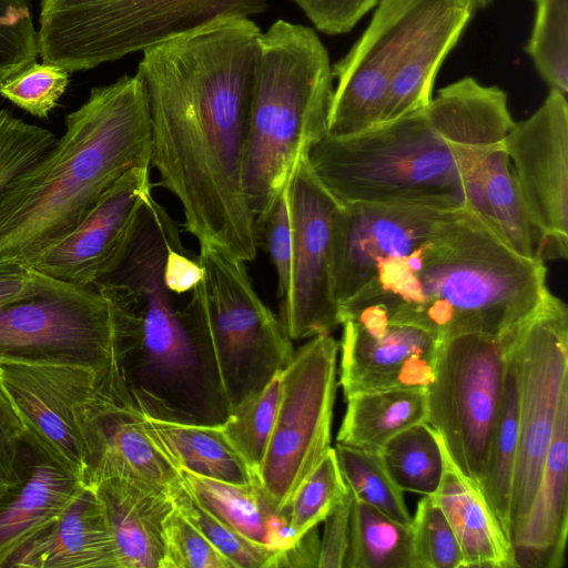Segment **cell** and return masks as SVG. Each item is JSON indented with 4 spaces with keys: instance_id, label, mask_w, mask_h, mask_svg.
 Returning a JSON list of instances; mask_svg holds the SVG:
<instances>
[{
    "instance_id": "cell-1",
    "label": "cell",
    "mask_w": 568,
    "mask_h": 568,
    "mask_svg": "<svg viewBox=\"0 0 568 568\" xmlns=\"http://www.w3.org/2000/svg\"><path fill=\"white\" fill-rule=\"evenodd\" d=\"M262 31L229 14L142 53L150 165L182 206L184 227L244 262L258 237L243 186V153Z\"/></svg>"
},
{
    "instance_id": "cell-2",
    "label": "cell",
    "mask_w": 568,
    "mask_h": 568,
    "mask_svg": "<svg viewBox=\"0 0 568 568\" xmlns=\"http://www.w3.org/2000/svg\"><path fill=\"white\" fill-rule=\"evenodd\" d=\"M547 268L510 248L463 209L408 254L386 263L339 306L346 320L373 318L432 332L503 335L525 321L546 290Z\"/></svg>"
},
{
    "instance_id": "cell-3",
    "label": "cell",
    "mask_w": 568,
    "mask_h": 568,
    "mask_svg": "<svg viewBox=\"0 0 568 568\" xmlns=\"http://www.w3.org/2000/svg\"><path fill=\"white\" fill-rule=\"evenodd\" d=\"M64 122V134L0 194V261L30 264L126 171L151 168L148 101L136 74L92 88Z\"/></svg>"
},
{
    "instance_id": "cell-4",
    "label": "cell",
    "mask_w": 568,
    "mask_h": 568,
    "mask_svg": "<svg viewBox=\"0 0 568 568\" xmlns=\"http://www.w3.org/2000/svg\"><path fill=\"white\" fill-rule=\"evenodd\" d=\"M168 219H141L120 265L101 282L125 314L116 364L142 410L155 418L221 425L229 408L217 377L165 285L170 247L180 240Z\"/></svg>"
},
{
    "instance_id": "cell-5",
    "label": "cell",
    "mask_w": 568,
    "mask_h": 568,
    "mask_svg": "<svg viewBox=\"0 0 568 568\" xmlns=\"http://www.w3.org/2000/svg\"><path fill=\"white\" fill-rule=\"evenodd\" d=\"M333 80L313 28L280 19L261 33L242 170L256 232L300 156L326 133Z\"/></svg>"
},
{
    "instance_id": "cell-6",
    "label": "cell",
    "mask_w": 568,
    "mask_h": 568,
    "mask_svg": "<svg viewBox=\"0 0 568 568\" xmlns=\"http://www.w3.org/2000/svg\"><path fill=\"white\" fill-rule=\"evenodd\" d=\"M425 108L358 134L325 133L310 145L307 162L341 204L414 203L468 210L480 162L501 143L473 149L450 142Z\"/></svg>"
},
{
    "instance_id": "cell-7",
    "label": "cell",
    "mask_w": 568,
    "mask_h": 568,
    "mask_svg": "<svg viewBox=\"0 0 568 568\" xmlns=\"http://www.w3.org/2000/svg\"><path fill=\"white\" fill-rule=\"evenodd\" d=\"M199 244L204 273L181 314L216 374L230 413L263 389L295 352L281 320L256 293L245 262L213 242Z\"/></svg>"
},
{
    "instance_id": "cell-8",
    "label": "cell",
    "mask_w": 568,
    "mask_h": 568,
    "mask_svg": "<svg viewBox=\"0 0 568 568\" xmlns=\"http://www.w3.org/2000/svg\"><path fill=\"white\" fill-rule=\"evenodd\" d=\"M268 0H40L44 63L70 72L116 61L229 14L262 13Z\"/></svg>"
},
{
    "instance_id": "cell-9",
    "label": "cell",
    "mask_w": 568,
    "mask_h": 568,
    "mask_svg": "<svg viewBox=\"0 0 568 568\" xmlns=\"http://www.w3.org/2000/svg\"><path fill=\"white\" fill-rule=\"evenodd\" d=\"M36 273V294L0 307V359L108 372L116 363L124 328L119 301L101 282L79 285Z\"/></svg>"
},
{
    "instance_id": "cell-10",
    "label": "cell",
    "mask_w": 568,
    "mask_h": 568,
    "mask_svg": "<svg viewBox=\"0 0 568 568\" xmlns=\"http://www.w3.org/2000/svg\"><path fill=\"white\" fill-rule=\"evenodd\" d=\"M517 327L503 335L467 333L442 339L435 376L427 387V423L440 435L454 464L478 488Z\"/></svg>"
},
{
    "instance_id": "cell-11",
    "label": "cell",
    "mask_w": 568,
    "mask_h": 568,
    "mask_svg": "<svg viewBox=\"0 0 568 568\" xmlns=\"http://www.w3.org/2000/svg\"><path fill=\"white\" fill-rule=\"evenodd\" d=\"M337 352L331 334L313 336L280 374L276 418L256 475L277 514H287L295 491L331 448Z\"/></svg>"
},
{
    "instance_id": "cell-12",
    "label": "cell",
    "mask_w": 568,
    "mask_h": 568,
    "mask_svg": "<svg viewBox=\"0 0 568 568\" xmlns=\"http://www.w3.org/2000/svg\"><path fill=\"white\" fill-rule=\"evenodd\" d=\"M519 440L510 501L509 540L538 489L561 398L568 392V310L548 288L517 327Z\"/></svg>"
},
{
    "instance_id": "cell-13",
    "label": "cell",
    "mask_w": 568,
    "mask_h": 568,
    "mask_svg": "<svg viewBox=\"0 0 568 568\" xmlns=\"http://www.w3.org/2000/svg\"><path fill=\"white\" fill-rule=\"evenodd\" d=\"M105 373L77 364L0 359V387L22 424L24 443L87 486L91 419Z\"/></svg>"
},
{
    "instance_id": "cell-14",
    "label": "cell",
    "mask_w": 568,
    "mask_h": 568,
    "mask_svg": "<svg viewBox=\"0 0 568 568\" xmlns=\"http://www.w3.org/2000/svg\"><path fill=\"white\" fill-rule=\"evenodd\" d=\"M292 224L288 284L280 320L291 339L331 334L342 324L334 284V241L341 203L311 169L306 153L286 184Z\"/></svg>"
},
{
    "instance_id": "cell-15",
    "label": "cell",
    "mask_w": 568,
    "mask_h": 568,
    "mask_svg": "<svg viewBox=\"0 0 568 568\" xmlns=\"http://www.w3.org/2000/svg\"><path fill=\"white\" fill-rule=\"evenodd\" d=\"M521 201L532 227L535 257L566 260L568 246V104L550 89L541 106L515 122L505 138Z\"/></svg>"
},
{
    "instance_id": "cell-16",
    "label": "cell",
    "mask_w": 568,
    "mask_h": 568,
    "mask_svg": "<svg viewBox=\"0 0 568 568\" xmlns=\"http://www.w3.org/2000/svg\"><path fill=\"white\" fill-rule=\"evenodd\" d=\"M437 0H381L368 27L332 65L334 88L326 134L345 138L381 121L392 79Z\"/></svg>"
},
{
    "instance_id": "cell-17",
    "label": "cell",
    "mask_w": 568,
    "mask_h": 568,
    "mask_svg": "<svg viewBox=\"0 0 568 568\" xmlns=\"http://www.w3.org/2000/svg\"><path fill=\"white\" fill-rule=\"evenodd\" d=\"M460 210L414 203L341 204L334 241L339 306L369 284L386 263L412 252Z\"/></svg>"
},
{
    "instance_id": "cell-18",
    "label": "cell",
    "mask_w": 568,
    "mask_h": 568,
    "mask_svg": "<svg viewBox=\"0 0 568 568\" xmlns=\"http://www.w3.org/2000/svg\"><path fill=\"white\" fill-rule=\"evenodd\" d=\"M151 187L150 166L126 171L101 195L73 231L27 266L79 285L102 281L124 258L143 206L152 194Z\"/></svg>"
},
{
    "instance_id": "cell-19",
    "label": "cell",
    "mask_w": 568,
    "mask_h": 568,
    "mask_svg": "<svg viewBox=\"0 0 568 568\" xmlns=\"http://www.w3.org/2000/svg\"><path fill=\"white\" fill-rule=\"evenodd\" d=\"M88 487L123 478L171 493L182 477L145 427V413L131 395L118 364L101 381L91 419Z\"/></svg>"
},
{
    "instance_id": "cell-20",
    "label": "cell",
    "mask_w": 568,
    "mask_h": 568,
    "mask_svg": "<svg viewBox=\"0 0 568 568\" xmlns=\"http://www.w3.org/2000/svg\"><path fill=\"white\" fill-rule=\"evenodd\" d=\"M339 384L361 392L427 388L442 339L417 326L363 318L344 321Z\"/></svg>"
},
{
    "instance_id": "cell-21",
    "label": "cell",
    "mask_w": 568,
    "mask_h": 568,
    "mask_svg": "<svg viewBox=\"0 0 568 568\" xmlns=\"http://www.w3.org/2000/svg\"><path fill=\"white\" fill-rule=\"evenodd\" d=\"M568 392L557 413L540 483L510 539L515 568H561L568 532Z\"/></svg>"
},
{
    "instance_id": "cell-22",
    "label": "cell",
    "mask_w": 568,
    "mask_h": 568,
    "mask_svg": "<svg viewBox=\"0 0 568 568\" xmlns=\"http://www.w3.org/2000/svg\"><path fill=\"white\" fill-rule=\"evenodd\" d=\"M87 487L23 443L20 479L0 499V567L54 524Z\"/></svg>"
},
{
    "instance_id": "cell-23",
    "label": "cell",
    "mask_w": 568,
    "mask_h": 568,
    "mask_svg": "<svg viewBox=\"0 0 568 568\" xmlns=\"http://www.w3.org/2000/svg\"><path fill=\"white\" fill-rule=\"evenodd\" d=\"M4 567L121 568L94 489L87 487L54 524L13 554Z\"/></svg>"
},
{
    "instance_id": "cell-24",
    "label": "cell",
    "mask_w": 568,
    "mask_h": 568,
    "mask_svg": "<svg viewBox=\"0 0 568 568\" xmlns=\"http://www.w3.org/2000/svg\"><path fill=\"white\" fill-rule=\"evenodd\" d=\"M91 488L105 511L121 568H163L164 524L175 508L171 494L123 478Z\"/></svg>"
},
{
    "instance_id": "cell-25",
    "label": "cell",
    "mask_w": 568,
    "mask_h": 568,
    "mask_svg": "<svg viewBox=\"0 0 568 568\" xmlns=\"http://www.w3.org/2000/svg\"><path fill=\"white\" fill-rule=\"evenodd\" d=\"M471 0H437L412 38L392 79L379 123L424 109L439 65L471 18ZM378 123V124H379Z\"/></svg>"
},
{
    "instance_id": "cell-26",
    "label": "cell",
    "mask_w": 568,
    "mask_h": 568,
    "mask_svg": "<svg viewBox=\"0 0 568 568\" xmlns=\"http://www.w3.org/2000/svg\"><path fill=\"white\" fill-rule=\"evenodd\" d=\"M438 438L444 470L437 490L430 496L458 539L464 568H515L511 546L480 489L454 464L439 434Z\"/></svg>"
},
{
    "instance_id": "cell-27",
    "label": "cell",
    "mask_w": 568,
    "mask_h": 568,
    "mask_svg": "<svg viewBox=\"0 0 568 568\" xmlns=\"http://www.w3.org/2000/svg\"><path fill=\"white\" fill-rule=\"evenodd\" d=\"M145 427L158 448L179 470L237 485L257 479L221 425H197L151 417Z\"/></svg>"
},
{
    "instance_id": "cell-28",
    "label": "cell",
    "mask_w": 568,
    "mask_h": 568,
    "mask_svg": "<svg viewBox=\"0 0 568 568\" xmlns=\"http://www.w3.org/2000/svg\"><path fill=\"white\" fill-rule=\"evenodd\" d=\"M337 443L379 454L400 432L428 419L427 388L355 393L346 398Z\"/></svg>"
},
{
    "instance_id": "cell-29",
    "label": "cell",
    "mask_w": 568,
    "mask_h": 568,
    "mask_svg": "<svg viewBox=\"0 0 568 568\" xmlns=\"http://www.w3.org/2000/svg\"><path fill=\"white\" fill-rule=\"evenodd\" d=\"M511 346L501 406L490 443L485 477L479 486L509 544L510 501L519 440L518 382Z\"/></svg>"
},
{
    "instance_id": "cell-30",
    "label": "cell",
    "mask_w": 568,
    "mask_h": 568,
    "mask_svg": "<svg viewBox=\"0 0 568 568\" xmlns=\"http://www.w3.org/2000/svg\"><path fill=\"white\" fill-rule=\"evenodd\" d=\"M193 498L220 521L254 544L270 547L271 529L281 515L272 510L258 483L237 485L180 470Z\"/></svg>"
},
{
    "instance_id": "cell-31",
    "label": "cell",
    "mask_w": 568,
    "mask_h": 568,
    "mask_svg": "<svg viewBox=\"0 0 568 568\" xmlns=\"http://www.w3.org/2000/svg\"><path fill=\"white\" fill-rule=\"evenodd\" d=\"M345 568H420L412 526L354 499Z\"/></svg>"
},
{
    "instance_id": "cell-32",
    "label": "cell",
    "mask_w": 568,
    "mask_h": 568,
    "mask_svg": "<svg viewBox=\"0 0 568 568\" xmlns=\"http://www.w3.org/2000/svg\"><path fill=\"white\" fill-rule=\"evenodd\" d=\"M379 455L403 491L430 496L437 490L444 458L438 434L428 423L400 432L386 443Z\"/></svg>"
},
{
    "instance_id": "cell-33",
    "label": "cell",
    "mask_w": 568,
    "mask_h": 568,
    "mask_svg": "<svg viewBox=\"0 0 568 568\" xmlns=\"http://www.w3.org/2000/svg\"><path fill=\"white\" fill-rule=\"evenodd\" d=\"M334 450L343 479L354 499L403 525L412 526L413 516L405 504L404 491L389 476L379 454L339 443Z\"/></svg>"
},
{
    "instance_id": "cell-34",
    "label": "cell",
    "mask_w": 568,
    "mask_h": 568,
    "mask_svg": "<svg viewBox=\"0 0 568 568\" xmlns=\"http://www.w3.org/2000/svg\"><path fill=\"white\" fill-rule=\"evenodd\" d=\"M280 374L274 376L263 389L231 409L226 420L221 424L225 436L255 477L276 418L281 395Z\"/></svg>"
},
{
    "instance_id": "cell-35",
    "label": "cell",
    "mask_w": 568,
    "mask_h": 568,
    "mask_svg": "<svg viewBox=\"0 0 568 568\" xmlns=\"http://www.w3.org/2000/svg\"><path fill=\"white\" fill-rule=\"evenodd\" d=\"M536 16L526 52L540 77L562 94L568 91V0H534Z\"/></svg>"
},
{
    "instance_id": "cell-36",
    "label": "cell",
    "mask_w": 568,
    "mask_h": 568,
    "mask_svg": "<svg viewBox=\"0 0 568 568\" xmlns=\"http://www.w3.org/2000/svg\"><path fill=\"white\" fill-rule=\"evenodd\" d=\"M175 507L234 568H272L277 551L252 542L233 530L206 509L189 493L183 481L171 493Z\"/></svg>"
},
{
    "instance_id": "cell-37",
    "label": "cell",
    "mask_w": 568,
    "mask_h": 568,
    "mask_svg": "<svg viewBox=\"0 0 568 568\" xmlns=\"http://www.w3.org/2000/svg\"><path fill=\"white\" fill-rule=\"evenodd\" d=\"M347 493L335 450L331 447L287 506L290 524L297 536L322 523Z\"/></svg>"
},
{
    "instance_id": "cell-38",
    "label": "cell",
    "mask_w": 568,
    "mask_h": 568,
    "mask_svg": "<svg viewBox=\"0 0 568 568\" xmlns=\"http://www.w3.org/2000/svg\"><path fill=\"white\" fill-rule=\"evenodd\" d=\"M48 129L30 124L0 108V194L55 143Z\"/></svg>"
},
{
    "instance_id": "cell-39",
    "label": "cell",
    "mask_w": 568,
    "mask_h": 568,
    "mask_svg": "<svg viewBox=\"0 0 568 568\" xmlns=\"http://www.w3.org/2000/svg\"><path fill=\"white\" fill-rule=\"evenodd\" d=\"M412 528L420 568H464L458 539L432 496L418 501Z\"/></svg>"
},
{
    "instance_id": "cell-40",
    "label": "cell",
    "mask_w": 568,
    "mask_h": 568,
    "mask_svg": "<svg viewBox=\"0 0 568 568\" xmlns=\"http://www.w3.org/2000/svg\"><path fill=\"white\" fill-rule=\"evenodd\" d=\"M31 9L29 0H0V83L37 62Z\"/></svg>"
},
{
    "instance_id": "cell-41",
    "label": "cell",
    "mask_w": 568,
    "mask_h": 568,
    "mask_svg": "<svg viewBox=\"0 0 568 568\" xmlns=\"http://www.w3.org/2000/svg\"><path fill=\"white\" fill-rule=\"evenodd\" d=\"M69 72L53 64L34 62L0 83V94L38 118H47L65 92Z\"/></svg>"
},
{
    "instance_id": "cell-42",
    "label": "cell",
    "mask_w": 568,
    "mask_h": 568,
    "mask_svg": "<svg viewBox=\"0 0 568 568\" xmlns=\"http://www.w3.org/2000/svg\"><path fill=\"white\" fill-rule=\"evenodd\" d=\"M163 568H234L175 507L164 524Z\"/></svg>"
},
{
    "instance_id": "cell-43",
    "label": "cell",
    "mask_w": 568,
    "mask_h": 568,
    "mask_svg": "<svg viewBox=\"0 0 568 568\" xmlns=\"http://www.w3.org/2000/svg\"><path fill=\"white\" fill-rule=\"evenodd\" d=\"M257 236L258 244H264L274 266L277 293L281 298L288 284L292 253V224L286 185L275 196L267 213L258 224Z\"/></svg>"
},
{
    "instance_id": "cell-44",
    "label": "cell",
    "mask_w": 568,
    "mask_h": 568,
    "mask_svg": "<svg viewBox=\"0 0 568 568\" xmlns=\"http://www.w3.org/2000/svg\"><path fill=\"white\" fill-rule=\"evenodd\" d=\"M321 32L344 34L381 0H291Z\"/></svg>"
},
{
    "instance_id": "cell-45",
    "label": "cell",
    "mask_w": 568,
    "mask_h": 568,
    "mask_svg": "<svg viewBox=\"0 0 568 568\" xmlns=\"http://www.w3.org/2000/svg\"><path fill=\"white\" fill-rule=\"evenodd\" d=\"M23 427L0 387V499L20 479Z\"/></svg>"
},
{
    "instance_id": "cell-46",
    "label": "cell",
    "mask_w": 568,
    "mask_h": 568,
    "mask_svg": "<svg viewBox=\"0 0 568 568\" xmlns=\"http://www.w3.org/2000/svg\"><path fill=\"white\" fill-rule=\"evenodd\" d=\"M354 497L348 493L333 507L326 518L318 568H345L349 545V520Z\"/></svg>"
},
{
    "instance_id": "cell-47",
    "label": "cell",
    "mask_w": 568,
    "mask_h": 568,
    "mask_svg": "<svg viewBox=\"0 0 568 568\" xmlns=\"http://www.w3.org/2000/svg\"><path fill=\"white\" fill-rule=\"evenodd\" d=\"M203 273L197 256L191 257L181 240L170 247L164 266V281L171 293L183 294L192 291Z\"/></svg>"
},
{
    "instance_id": "cell-48",
    "label": "cell",
    "mask_w": 568,
    "mask_h": 568,
    "mask_svg": "<svg viewBox=\"0 0 568 568\" xmlns=\"http://www.w3.org/2000/svg\"><path fill=\"white\" fill-rule=\"evenodd\" d=\"M38 292L37 273L29 266L0 261V307Z\"/></svg>"
},
{
    "instance_id": "cell-49",
    "label": "cell",
    "mask_w": 568,
    "mask_h": 568,
    "mask_svg": "<svg viewBox=\"0 0 568 568\" xmlns=\"http://www.w3.org/2000/svg\"><path fill=\"white\" fill-rule=\"evenodd\" d=\"M320 552L321 539L315 526L303 534L291 548L277 551L272 568L318 567Z\"/></svg>"
},
{
    "instance_id": "cell-50",
    "label": "cell",
    "mask_w": 568,
    "mask_h": 568,
    "mask_svg": "<svg viewBox=\"0 0 568 568\" xmlns=\"http://www.w3.org/2000/svg\"><path fill=\"white\" fill-rule=\"evenodd\" d=\"M474 6H480V7H484L486 6L490 0H471Z\"/></svg>"
}]
</instances>
